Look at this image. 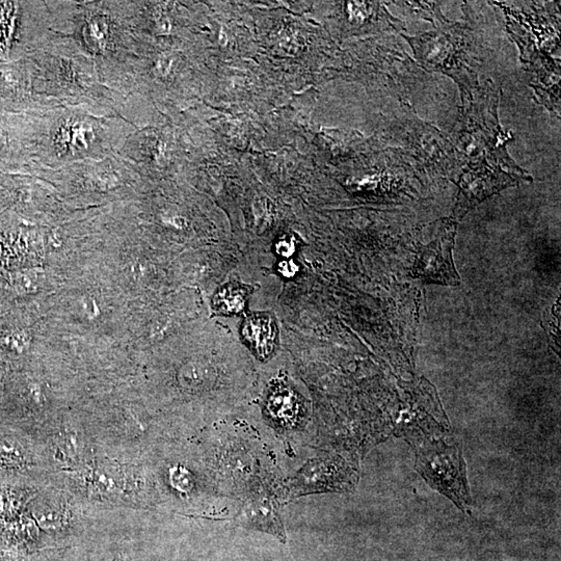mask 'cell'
<instances>
[{
  "instance_id": "5",
  "label": "cell",
  "mask_w": 561,
  "mask_h": 561,
  "mask_svg": "<svg viewBox=\"0 0 561 561\" xmlns=\"http://www.w3.org/2000/svg\"><path fill=\"white\" fill-rule=\"evenodd\" d=\"M23 125L13 116L0 113V168H14L23 159Z\"/></svg>"
},
{
  "instance_id": "6",
  "label": "cell",
  "mask_w": 561,
  "mask_h": 561,
  "mask_svg": "<svg viewBox=\"0 0 561 561\" xmlns=\"http://www.w3.org/2000/svg\"><path fill=\"white\" fill-rule=\"evenodd\" d=\"M243 336L262 356H267L275 347L277 331L275 322L269 317L257 315L245 321L242 328Z\"/></svg>"
},
{
  "instance_id": "11",
  "label": "cell",
  "mask_w": 561,
  "mask_h": 561,
  "mask_svg": "<svg viewBox=\"0 0 561 561\" xmlns=\"http://www.w3.org/2000/svg\"><path fill=\"white\" fill-rule=\"evenodd\" d=\"M245 293L238 287H226L216 300V306L225 313H238L245 307Z\"/></svg>"
},
{
  "instance_id": "4",
  "label": "cell",
  "mask_w": 561,
  "mask_h": 561,
  "mask_svg": "<svg viewBox=\"0 0 561 561\" xmlns=\"http://www.w3.org/2000/svg\"><path fill=\"white\" fill-rule=\"evenodd\" d=\"M80 476L90 496L96 498L113 500L131 491L130 475L115 464H99L82 469Z\"/></svg>"
},
{
  "instance_id": "7",
  "label": "cell",
  "mask_w": 561,
  "mask_h": 561,
  "mask_svg": "<svg viewBox=\"0 0 561 561\" xmlns=\"http://www.w3.org/2000/svg\"><path fill=\"white\" fill-rule=\"evenodd\" d=\"M32 518L39 528L46 531L63 529L69 522V512L63 505L56 506L52 503L41 504L32 512Z\"/></svg>"
},
{
  "instance_id": "15",
  "label": "cell",
  "mask_w": 561,
  "mask_h": 561,
  "mask_svg": "<svg viewBox=\"0 0 561 561\" xmlns=\"http://www.w3.org/2000/svg\"><path fill=\"white\" fill-rule=\"evenodd\" d=\"M173 484L179 488V491L186 492L190 488V479L188 476L187 472L184 471L183 469H175L172 472Z\"/></svg>"
},
{
  "instance_id": "13",
  "label": "cell",
  "mask_w": 561,
  "mask_h": 561,
  "mask_svg": "<svg viewBox=\"0 0 561 561\" xmlns=\"http://www.w3.org/2000/svg\"><path fill=\"white\" fill-rule=\"evenodd\" d=\"M23 498L10 490H0V518L4 522L14 520L20 516Z\"/></svg>"
},
{
  "instance_id": "8",
  "label": "cell",
  "mask_w": 561,
  "mask_h": 561,
  "mask_svg": "<svg viewBox=\"0 0 561 561\" xmlns=\"http://www.w3.org/2000/svg\"><path fill=\"white\" fill-rule=\"evenodd\" d=\"M54 447H56L54 453L61 461L68 464L71 462L76 464L80 462L82 448L80 438L75 433L69 431H63L54 439Z\"/></svg>"
},
{
  "instance_id": "1",
  "label": "cell",
  "mask_w": 561,
  "mask_h": 561,
  "mask_svg": "<svg viewBox=\"0 0 561 561\" xmlns=\"http://www.w3.org/2000/svg\"><path fill=\"white\" fill-rule=\"evenodd\" d=\"M403 37L424 67L450 76L459 83L462 95L466 94L469 100L473 99L481 63L474 54V38L470 27L466 24L450 23L420 36Z\"/></svg>"
},
{
  "instance_id": "14",
  "label": "cell",
  "mask_w": 561,
  "mask_h": 561,
  "mask_svg": "<svg viewBox=\"0 0 561 561\" xmlns=\"http://www.w3.org/2000/svg\"><path fill=\"white\" fill-rule=\"evenodd\" d=\"M90 34L93 37V40L97 42L99 45H103L106 41L107 26L99 20H94L90 25Z\"/></svg>"
},
{
  "instance_id": "9",
  "label": "cell",
  "mask_w": 561,
  "mask_h": 561,
  "mask_svg": "<svg viewBox=\"0 0 561 561\" xmlns=\"http://www.w3.org/2000/svg\"><path fill=\"white\" fill-rule=\"evenodd\" d=\"M27 462L25 451L19 443L0 437V466L6 469H22Z\"/></svg>"
},
{
  "instance_id": "16",
  "label": "cell",
  "mask_w": 561,
  "mask_h": 561,
  "mask_svg": "<svg viewBox=\"0 0 561 561\" xmlns=\"http://www.w3.org/2000/svg\"><path fill=\"white\" fill-rule=\"evenodd\" d=\"M115 561H126V560H125L124 558L119 557V558H117V560H116Z\"/></svg>"
},
{
  "instance_id": "3",
  "label": "cell",
  "mask_w": 561,
  "mask_h": 561,
  "mask_svg": "<svg viewBox=\"0 0 561 561\" xmlns=\"http://www.w3.org/2000/svg\"><path fill=\"white\" fill-rule=\"evenodd\" d=\"M422 474L431 482V486L439 488L447 496L462 507L469 502L468 488L464 479V468L462 457L455 450H449V455H441L423 453L419 457Z\"/></svg>"
},
{
  "instance_id": "10",
  "label": "cell",
  "mask_w": 561,
  "mask_h": 561,
  "mask_svg": "<svg viewBox=\"0 0 561 561\" xmlns=\"http://www.w3.org/2000/svg\"><path fill=\"white\" fill-rule=\"evenodd\" d=\"M409 11L417 14L421 18L429 20L436 27L440 26L448 25L451 22L447 20L443 16L441 10H440V2H423V1H412V2H402Z\"/></svg>"
},
{
  "instance_id": "2",
  "label": "cell",
  "mask_w": 561,
  "mask_h": 561,
  "mask_svg": "<svg viewBox=\"0 0 561 561\" xmlns=\"http://www.w3.org/2000/svg\"><path fill=\"white\" fill-rule=\"evenodd\" d=\"M433 234V240L418 247L412 273L424 283L457 286L461 279L452 260L457 221L444 220L436 223Z\"/></svg>"
},
{
  "instance_id": "12",
  "label": "cell",
  "mask_w": 561,
  "mask_h": 561,
  "mask_svg": "<svg viewBox=\"0 0 561 561\" xmlns=\"http://www.w3.org/2000/svg\"><path fill=\"white\" fill-rule=\"evenodd\" d=\"M6 523L8 524L6 528L8 531L21 540H35L38 538L40 528L32 517L21 514L14 520L6 522Z\"/></svg>"
}]
</instances>
